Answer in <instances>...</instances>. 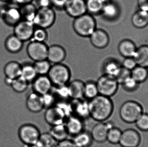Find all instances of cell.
<instances>
[{"instance_id": "cell-53", "label": "cell", "mask_w": 148, "mask_h": 147, "mask_svg": "<svg viewBox=\"0 0 148 147\" xmlns=\"http://www.w3.org/2000/svg\"><path fill=\"white\" fill-rule=\"evenodd\" d=\"M24 147H38L36 145H31V146H25L24 145Z\"/></svg>"}, {"instance_id": "cell-41", "label": "cell", "mask_w": 148, "mask_h": 147, "mask_svg": "<svg viewBox=\"0 0 148 147\" xmlns=\"http://www.w3.org/2000/svg\"><path fill=\"white\" fill-rule=\"evenodd\" d=\"M48 38L47 29L36 27L31 41L45 43Z\"/></svg>"}, {"instance_id": "cell-17", "label": "cell", "mask_w": 148, "mask_h": 147, "mask_svg": "<svg viewBox=\"0 0 148 147\" xmlns=\"http://www.w3.org/2000/svg\"><path fill=\"white\" fill-rule=\"evenodd\" d=\"M66 52L65 48L59 45H53L48 47L47 60L51 64H60L65 60Z\"/></svg>"}, {"instance_id": "cell-28", "label": "cell", "mask_w": 148, "mask_h": 147, "mask_svg": "<svg viewBox=\"0 0 148 147\" xmlns=\"http://www.w3.org/2000/svg\"><path fill=\"white\" fill-rule=\"evenodd\" d=\"M121 68V66L117 61L113 59L108 60L104 62L103 66V74L116 78Z\"/></svg>"}, {"instance_id": "cell-31", "label": "cell", "mask_w": 148, "mask_h": 147, "mask_svg": "<svg viewBox=\"0 0 148 147\" xmlns=\"http://www.w3.org/2000/svg\"><path fill=\"white\" fill-rule=\"evenodd\" d=\"M37 76L34 64L27 63L22 65L21 77L29 83H32Z\"/></svg>"}, {"instance_id": "cell-35", "label": "cell", "mask_w": 148, "mask_h": 147, "mask_svg": "<svg viewBox=\"0 0 148 147\" xmlns=\"http://www.w3.org/2000/svg\"><path fill=\"white\" fill-rule=\"evenodd\" d=\"M57 142L48 132L41 134L36 145L38 147H55Z\"/></svg>"}, {"instance_id": "cell-1", "label": "cell", "mask_w": 148, "mask_h": 147, "mask_svg": "<svg viewBox=\"0 0 148 147\" xmlns=\"http://www.w3.org/2000/svg\"><path fill=\"white\" fill-rule=\"evenodd\" d=\"M88 101L90 117L95 121L104 122L114 114V104L111 98L99 95Z\"/></svg>"}, {"instance_id": "cell-46", "label": "cell", "mask_w": 148, "mask_h": 147, "mask_svg": "<svg viewBox=\"0 0 148 147\" xmlns=\"http://www.w3.org/2000/svg\"><path fill=\"white\" fill-rule=\"evenodd\" d=\"M137 66V64L134 58H125V59L123 61L122 66L129 70L131 71Z\"/></svg>"}, {"instance_id": "cell-13", "label": "cell", "mask_w": 148, "mask_h": 147, "mask_svg": "<svg viewBox=\"0 0 148 147\" xmlns=\"http://www.w3.org/2000/svg\"><path fill=\"white\" fill-rule=\"evenodd\" d=\"M70 17L75 18L87 13L85 0H68L64 8Z\"/></svg>"}, {"instance_id": "cell-34", "label": "cell", "mask_w": 148, "mask_h": 147, "mask_svg": "<svg viewBox=\"0 0 148 147\" xmlns=\"http://www.w3.org/2000/svg\"><path fill=\"white\" fill-rule=\"evenodd\" d=\"M131 76L139 83H144L148 78V68L137 65L131 71Z\"/></svg>"}, {"instance_id": "cell-40", "label": "cell", "mask_w": 148, "mask_h": 147, "mask_svg": "<svg viewBox=\"0 0 148 147\" xmlns=\"http://www.w3.org/2000/svg\"><path fill=\"white\" fill-rule=\"evenodd\" d=\"M34 65L37 75H47L52 64L46 59L35 62Z\"/></svg>"}, {"instance_id": "cell-29", "label": "cell", "mask_w": 148, "mask_h": 147, "mask_svg": "<svg viewBox=\"0 0 148 147\" xmlns=\"http://www.w3.org/2000/svg\"><path fill=\"white\" fill-rule=\"evenodd\" d=\"M19 9L22 20L33 22L37 10L34 3H30L21 5Z\"/></svg>"}, {"instance_id": "cell-21", "label": "cell", "mask_w": 148, "mask_h": 147, "mask_svg": "<svg viewBox=\"0 0 148 147\" xmlns=\"http://www.w3.org/2000/svg\"><path fill=\"white\" fill-rule=\"evenodd\" d=\"M84 82L80 79H74L68 84L71 100L83 99Z\"/></svg>"}, {"instance_id": "cell-47", "label": "cell", "mask_w": 148, "mask_h": 147, "mask_svg": "<svg viewBox=\"0 0 148 147\" xmlns=\"http://www.w3.org/2000/svg\"><path fill=\"white\" fill-rule=\"evenodd\" d=\"M68 1V0H51L52 7L56 9H64Z\"/></svg>"}, {"instance_id": "cell-42", "label": "cell", "mask_w": 148, "mask_h": 147, "mask_svg": "<svg viewBox=\"0 0 148 147\" xmlns=\"http://www.w3.org/2000/svg\"><path fill=\"white\" fill-rule=\"evenodd\" d=\"M134 125L141 131H148V114L143 113L134 123Z\"/></svg>"}, {"instance_id": "cell-3", "label": "cell", "mask_w": 148, "mask_h": 147, "mask_svg": "<svg viewBox=\"0 0 148 147\" xmlns=\"http://www.w3.org/2000/svg\"><path fill=\"white\" fill-rule=\"evenodd\" d=\"M143 113L141 106L135 101H126L120 105L118 115L120 119L127 123H134Z\"/></svg>"}, {"instance_id": "cell-44", "label": "cell", "mask_w": 148, "mask_h": 147, "mask_svg": "<svg viewBox=\"0 0 148 147\" xmlns=\"http://www.w3.org/2000/svg\"><path fill=\"white\" fill-rule=\"evenodd\" d=\"M44 109L48 108L56 105L57 101L55 96L53 92H49L47 94L42 96Z\"/></svg>"}, {"instance_id": "cell-8", "label": "cell", "mask_w": 148, "mask_h": 147, "mask_svg": "<svg viewBox=\"0 0 148 147\" xmlns=\"http://www.w3.org/2000/svg\"><path fill=\"white\" fill-rule=\"evenodd\" d=\"M121 120L123 123V127L125 128L122 129L119 145L122 147H138L140 142V136L139 132L130 123H126Z\"/></svg>"}, {"instance_id": "cell-33", "label": "cell", "mask_w": 148, "mask_h": 147, "mask_svg": "<svg viewBox=\"0 0 148 147\" xmlns=\"http://www.w3.org/2000/svg\"><path fill=\"white\" fill-rule=\"evenodd\" d=\"M96 82L88 81L84 83V99L90 101L99 95Z\"/></svg>"}, {"instance_id": "cell-23", "label": "cell", "mask_w": 148, "mask_h": 147, "mask_svg": "<svg viewBox=\"0 0 148 147\" xmlns=\"http://www.w3.org/2000/svg\"><path fill=\"white\" fill-rule=\"evenodd\" d=\"M72 140L76 147H90L94 142L90 132L85 129L73 137Z\"/></svg>"}, {"instance_id": "cell-37", "label": "cell", "mask_w": 148, "mask_h": 147, "mask_svg": "<svg viewBox=\"0 0 148 147\" xmlns=\"http://www.w3.org/2000/svg\"><path fill=\"white\" fill-rule=\"evenodd\" d=\"M55 87L54 95L55 96L57 102L60 101H69L71 100L68 85L60 86H54Z\"/></svg>"}, {"instance_id": "cell-11", "label": "cell", "mask_w": 148, "mask_h": 147, "mask_svg": "<svg viewBox=\"0 0 148 147\" xmlns=\"http://www.w3.org/2000/svg\"><path fill=\"white\" fill-rule=\"evenodd\" d=\"M36 26L32 22L22 20L14 26V35L23 42L32 39Z\"/></svg>"}, {"instance_id": "cell-2", "label": "cell", "mask_w": 148, "mask_h": 147, "mask_svg": "<svg viewBox=\"0 0 148 147\" xmlns=\"http://www.w3.org/2000/svg\"><path fill=\"white\" fill-rule=\"evenodd\" d=\"M96 21L92 15L87 13L74 18L73 27L75 33L82 37H89L97 28Z\"/></svg>"}, {"instance_id": "cell-10", "label": "cell", "mask_w": 148, "mask_h": 147, "mask_svg": "<svg viewBox=\"0 0 148 147\" xmlns=\"http://www.w3.org/2000/svg\"><path fill=\"white\" fill-rule=\"evenodd\" d=\"M48 47L44 42L31 41L27 47L29 57L34 62L47 59Z\"/></svg>"}, {"instance_id": "cell-32", "label": "cell", "mask_w": 148, "mask_h": 147, "mask_svg": "<svg viewBox=\"0 0 148 147\" xmlns=\"http://www.w3.org/2000/svg\"><path fill=\"white\" fill-rule=\"evenodd\" d=\"M49 133L57 142L68 139L69 136L64 123L52 126Z\"/></svg>"}, {"instance_id": "cell-18", "label": "cell", "mask_w": 148, "mask_h": 147, "mask_svg": "<svg viewBox=\"0 0 148 147\" xmlns=\"http://www.w3.org/2000/svg\"><path fill=\"white\" fill-rule=\"evenodd\" d=\"M26 105L28 110L33 113H40L44 109L42 96L33 91L27 96Z\"/></svg>"}, {"instance_id": "cell-14", "label": "cell", "mask_w": 148, "mask_h": 147, "mask_svg": "<svg viewBox=\"0 0 148 147\" xmlns=\"http://www.w3.org/2000/svg\"><path fill=\"white\" fill-rule=\"evenodd\" d=\"M64 124L69 135L72 137L85 130L84 120L75 115L68 117Z\"/></svg>"}, {"instance_id": "cell-54", "label": "cell", "mask_w": 148, "mask_h": 147, "mask_svg": "<svg viewBox=\"0 0 148 147\" xmlns=\"http://www.w3.org/2000/svg\"><path fill=\"white\" fill-rule=\"evenodd\" d=\"M13 0H0L1 1L3 2H8L10 1Z\"/></svg>"}, {"instance_id": "cell-50", "label": "cell", "mask_w": 148, "mask_h": 147, "mask_svg": "<svg viewBox=\"0 0 148 147\" xmlns=\"http://www.w3.org/2000/svg\"><path fill=\"white\" fill-rule=\"evenodd\" d=\"M137 3L139 9L148 12V0H138Z\"/></svg>"}, {"instance_id": "cell-22", "label": "cell", "mask_w": 148, "mask_h": 147, "mask_svg": "<svg viewBox=\"0 0 148 147\" xmlns=\"http://www.w3.org/2000/svg\"><path fill=\"white\" fill-rule=\"evenodd\" d=\"M118 51L120 54L125 58H134L137 47L135 43L130 40H123L118 45Z\"/></svg>"}, {"instance_id": "cell-9", "label": "cell", "mask_w": 148, "mask_h": 147, "mask_svg": "<svg viewBox=\"0 0 148 147\" xmlns=\"http://www.w3.org/2000/svg\"><path fill=\"white\" fill-rule=\"evenodd\" d=\"M44 119L49 125L52 126L65 123L68 116L63 109L57 104L46 109Z\"/></svg>"}, {"instance_id": "cell-48", "label": "cell", "mask_w": 148, "mask_h": 147, "mask_svg": "<svg viewBox=\"0 0 148 147\" xmlns=\"http://www.w3.org/2000/svg\"><path fill=\"white\" fill-rule=\"evenodd\" d=\"M55 147H76L73 140L67 139L58 142Z\"/></svg>"}, {"instance_id": "cell-5", "label": "cell", "mask_w": 148, "mask_h": 147, "mask_svg": "<svg viewBox=\"0 0 148 147\" xmlns=\"http://www.w3.org/2000/svg\"><path fill=\"white\" fill-rule=\"evenodd\" d=\"M56 20V14L52 7L39 8L33 22L37 27L47 29L53 25Z\"/></svg>"}, {"instance_id": "cell-20", "label": "cell", "mask_w": 148, "mask_h": 147, "mask_svg": "<svg viewBox=\"0 0 148 147\" xmlns=\"http://www.w3.org/2000/svg\"><path fill=\"white\" fill-rule=\"evenodd\" d=\"M4 22L10 26H14L22 19L19 8L11 7L4 9L2 13Z\"/></svg>"}, {"instance_id": "cell-7", "label": "cell", "mask_w": 148, "mask_h": 147, "mask_svg": "<svg viewBox=\"0 0 148 147\" xmlns=\"http://www.w3.org/2000/svg\"><path fill=\"white\" fill-rule=\"evenodd\" d=\"M96 83L99 95L112 98L115 96L119 84L115 78L103 74L98 78Z\"/></svg>"}, {"instance_id": "cell-26", "label": "cell", "mask_w": 148, "mask_h": 147, "mask_svg": "<svg viewBox=\"0 0 148 147\" xmlns=\"http://www.w3.org/2000/svg\"><path fill=\"white\" fill-rule=\"evenodd\" d=\"M132 24L135 27L143 28L148 25V12L139 9L131 18Z\"/></svg>"}, {"instance_id": "cell-51", "label": "cell", "mask_w": 148, "mask_h": 147, "mask_svg": "<svg viewBox=\"0 0 148 147\" xmlns=\"http://www.w3.org/2000/svg\"><path fill=\"white\" fill-rule=\"evenodd\" d=\"M13 1H14L18 5L21 6L27 3H32V2L34 0H13Z\"/></svg>"}, {"instance_id": "cell-12", "label": "cell", "mask_w": 148, "mask_h": 147, "mask_svg": "<svg viewBox=\"0 0 148 147\" xmlns=\"http://www.w3.org/2000/svg\"><path fill=\"white\" fill-rule=\"evenodd\" d=\"M33 91L40 96L51 92L53 85L47 75H38L32 83Z\"/></svg>"}, {"instance_id": "cell-16", "label": "cell", "mask_w": 148, "mask_h": 147, "mask_svg": "<svg viewBox=\"0 0 148 147\" xmlns=\"http://www.w3.org/2000/svg\"><path fill=\"white\" fill-rule=\"evenodd\" d=\"M73 114L77 116L85 121L90 118L89 101L86 99L71 100Z\"/></svg>"}, {"instance_id": "cell-49", "label": "cell", "mask_w": 148, "mask_h": 147, "mask_svg": "<svg viewBox=\"0 0 148 147\" xmlns=\"http://www.w3.org/2000/svg\"><path fill=\"white\" fill-rule=\"evenodd\" d=\"M34 1H36L35 5L36 6L37 9L39 8L52 7L51 0H34Z\"/></svg>"}, {"instance_id": "cell-30", "label": "cell", "mask_w": 148, "mask_h": 147, "mask_svg": "<svg viewBox=\"0 0 148 147\" xmlns=\"http://www.w3.org/2000/svg\"><path fill=\"white\" fill-rule=\"evenodd\" d=\"M119 9L117 5L110 1L104 3L101 14L104 18L108 20L114 19L118 16Z\"/></svg>"}, {"instance_id": "cell-36", "label": "cell", "mask_w": 148, "mask_h": 147, "mask_svg": "<svg viewBox=\"0 0 148 147\" xmlns=\"http://www.w3.org/2000/svg\"><path fill=\"white\" fill-rule=\"evenodd\" d=\"M87 13L92 15L101 14L104 3L102 0H85Z\"/></svg>"}, {"instance_id": "cell-6", "label": "cell", "mask_w": 148, "mask_h": 147, "mask_svg": "<svg viewBox=\"0 0 148 147\" xmlns=\"http://www.w3.org/2000/svg\"><path fill=\"white\" fill-rule=\"evenodd\" d=\"M41 134L39 128L31 123L21 125L18 130L19 139L25 146L36 145Z\"/></svg>"}, {"instance_id": "cell-55", "label": "cell", "mask_w": 148, "mask_h": 147, "mask_svg": "<svg viewBox=\"0 0 148 147\" xmlns=\"http://www.w3.org/2000/svg\"><path fill=\"white\" fill-rule=\"evenodd\" d=\"M0 16H1V13H0Z\"/></svg>"}, {"instance_id": "cell-38", "label": "cell", "mask_w": 148, "mask_h": 147, "mask_svg": "<svg viewBox=\"0 0 148 147\" xmlns=\"http://www.w3.org/2000/svg\"><path fill=\"white\" fill-rule=\"evenodd\" d=\"M122 131L118 127H115L109 129L107 134V141L112 145L119 144Z\"/></svg>"}, {"instance_id": "cell-4", "label": "cell", "mask_w": 148, "mask_h": 147, "mask_svg": "<svg viewBox=\"0 0 148 147\" xmlns=\"http://www.w3.org/2000/svg\"><path fill=\"white\" fill-rule=\"evenodd\" d=\"M47 76L53 86H62L70 82L71 72L67 66L60 63L52 65Z\"/></svg>"}, {"instance_id": "cell-52", "label": "cell", "mask_w": 148, "mask_h": 147, "mask_svg": "<svg viewBox=\"0 0 148 147\" xmlns=\"http://www.w3.org/2000/svg\"><path fill=\"white\" fill-rule=\"evenodd\" d=\"M13 80H14V79H11L8 78L6 77L5 79H4V82H5V84H6L7 85L10 86Z\"/></svg>"}, {"instance_id": "cell-24", "label": "cell", "mask_w": 148, "mask_h": 147, "mask_svg": "<svg viewBox=\"0 0 148 147\" xmlns=\"http://www.w3.org/2000/svg\"><path fill=\"white\" fill-rule=\"evenodd\" d=\"M21 69L22 64L16 61H10L5 65L3 71L6 77L14 79L21 77Z\"/></svg>"}, {"instance_id": "cell-45", "label": "cell", "mask_w": 148, "mask_h": 147, "mask_svg": "<svg viewBox=\"0 0 148 147\" xmlns=\"http://www.w3.org/2000/svg\"><path fill=\"white\" fill-rule=\"evenodd\" d=\"M130 76L131 71L121 66V70L115 79L117 80L119 84L121 85L127 78Z\"/></svg>"}, {"instance_id": "cell-27", "label": "cell", "mask_w": 148, "mask_h": 147, "mask_svg": "<svg viewBox=\"0 0 148 147\" xmlns=\"http://www.w3.org/2000/svg\"><path fill=\"white\" fill-rule=\"evenodd\" d=\"M134 58L137 65L148 68V45H143L137 47Z\"/></svg>"}, {"instance_id": "cell-43", "label": "cell", "mask_w": 148, "mask_h": 147, "mask_svg": "<svg viewBox=\"0 0 148 147\" xmlns=\"http://www.w3.org/2000/svg\"><path fill=\"white\" fill-rule=\"evenodd\" d=\"M139 84V83L130 76L127 78L121 85L123 90L130 91L137 89Z\"/></svg>"}, {"instance_id": "cell-15", "label": "cell", "mask_w": 148, "mask_h": 147, "mask_svg": "<svg viewBox=\"0 0 148 147\" xmlns=\"http://www.w3.org/2000/svg\"><path fill=\"white\" fill-rule=\"evenodd\" d=\"M90 42L94 47L103 49L108 46L110 42V37L104 30L97 28L89 37Z\"/></svg>"}, {"instance_id": "cell-19", "label": "cell", "mask_w": 148, "mask_h": 147, "mask_svg": "<svg viewBox=\"0 0 148 147\" xmlns=\"http://www.w3.org/2000/svg\"><path fill=\"white\" fill-rule=\"evenodd\" d=\"M110 129L106 121L97 122L92 127L90 133L94 141L102 143L107 141V134Z\"/></svg>"}, {"instance_id": "cell-39", "label": "cell", "mask_w": 148, "mask_h": 147, "mask_svg": "<svg viewBox=\"0 0 148 147\" xmlns=\"http://www.w3.org/2000/svg\"><path fill=\"white\" fill-rule=\"evenodd\" d=\"M29 84L28 82L20 77L13 80L10 87L15 92L22 93L27 89Z\"/></svg>"}, {"instance_id": "cell-25", "label": "cell", "mask_w": 148, "mask_h": 147, "mask_svg": "<svg viewBox=\"0 0 148 147\" xmlns=\"http://www.w3.org/2000/svg\"><path fill=\"white\" fill-rule=\"evenodd\" d=\"M23 45V41L14 34L9 36L5 40V48L11 53L19 52L22 49Z\"/></svg>"}]
</instances>
